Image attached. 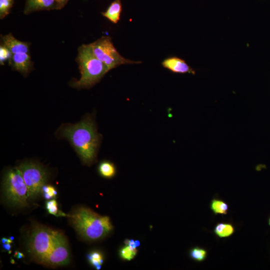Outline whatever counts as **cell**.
<instances>
[{"instance_id": "1", "label": "cell", "mask_w": 270, "mask_h": 270, "mask_svg": "<svg viewBox=\"0 0 270 270\" xmlns=\"http://www.w3.org/2000/svg\"><path fill=\"white\" fill-rule=\"evenodd\" d=\"M60 134L70 141L84 163L90 164L94 161L100 137L90 117L63 127Z\"/></svg>"}, {"instance_id": "2", "label": "cell", "mask_w": 270, "mask_h": 270, "mask_svg": "<svg viewBox=\"0 0 270 270\" xmlns=\"http://www.w3.org/2000/svg\"><path fill=\"white\" fill-rule=\"evenodd\" d=\"M70 217L76 230L90 241L103 238L113 229L108 216H100L88 208H80L76 210Z\"/></svg>"}, {"instance_id": "3", "label": "cell", "mask_w": 270, "mask_h": 270, "mask_svg": "<svg viewBox=\"0 0 270 270\" xmlns=\"http://www.w3.org/2000/svg\"><path fill=\"white\" fill-rule=\"evenodd\" d=\"M76 61L81 76L71 83L74 88H88L98 82L110 70L94 54L90 44L79 46Z\"/></svg>"}, {"instance_id": "4", "label": "cell", "mask_w": 270, "mask_h": 270, "mask_svg": "<svg viewBox=\"0 0 270 270\" xmlns=\"http://www.w3.org/2000/svg\"><path fill=\"white\" fill-rule=\"evenodd\" d=\"M63 236L57 230L42 226H36L32 230L28 240L29 252L36 260L41 263Z\"/></svg>"}, {"instance_id": "5", "label": "cell", "mask_w": 270, "mask_h": 270, "mask_svg": "<svg viewBox=\"0 0 270 270\" xmlns=\"http://www.w3.org/2000/svg\"><path fill=\"white\" fill-rule=\"evenodd\" d=\"M3 185L6 198L11 204L20 206L28 205L29 200L28 188L18 167L6 172Z\"/></svg>"}, {"instance_id": "6", "label": "cell", "mask_w": 270, "mask_h": 270, "mask_svg": "<svg viewBox=\"0 0 270 270\" xmlns=\"http://www.w3.org/2000/svg\"><path fill=\"white\" fill-rule=\"evenodd\" d=\"M90 44L94 56L103 62L110 70L122 64L142 62L122 56L114 46L110 36H102Z\"/></svg>"}, {"instance_id": "7", "label": "cell", "mask_w": 270, "mask_h": 270, "mask_svg": "<svg viewBox=\"0 0 270 270\" xmlns=\"http://www.w3.org/2000/svg\"><path fill=\"white\" fill-rule=\"evenodd\" d=\"M18 168L27 186L29 200L36 198L48 180L46 170L40 164L32 162H23Z\"/></svg>"}, {"instance_id": "8", "label": "cell", "mask_w": 270, "mask_h": 270, "mask_svg": "<svg viewBox=\"0 0 270 270\" xmlns=\"http://www.w3.org/2000/svg\"><path fill=\"white\" fill-rule=\"evenodd\" d=\"M70 260L68 244L64 236L45 256L42 264L50 266H58L66 264Z\"/></svg>"}, {"instance_id": "9", "label": "cell", "mask_w": 270, "mask_h": 270, "mask_svg": "<svg viewBox=\"0 0 270 270\" xmlns=\"http://www.w3.org/2000/svg\"><path fill=\"white\" fill-rule=\"evenodd\" d=\"M8 64L15 70L26 76L32 70L34 63L29 54H12Z\"/></svg>"}, {"instance_id": "10", "label": "cell", "mask_w": 270, "mask_h": 270, "mask_svg": "<svg viewBox=\"0 0 270 270\" xmlns=\"http://www.w3.org/2000/svg\"><path fill=\"white\" fill-rule=\"evenodd\" d=\"M64 6L54 0H26L24 14L44 10H60Z\"/></svg>"}, {"instance_id": "11", "label": "cell", "mask_w": 270, "mask_h": 270, "mask_svg": "<svg viewBox=\"0 0 270 270\" xmlns=\"http://www.w3.org/2000/svg\"><path fill=\"white\" fill-rule=\"evenodd\" d=\"M1 40L2 44L6 47L12 54L30 53V43L17 40L11 33L1 36Z\"/></svg>"}, {"instance_id": "12", "label": "cell", "mask_w": 270, "mask_h": 270, "mask_svg": "<svg viewBox=\"0 0 270 270\" xmlns=\"http://www.w3.org/2000/svg\"><path fill=\"white\" fill-rule=\"evenodd\" d=\"M162 64L164 68L173 72L195 74V71L184 60L176 56L166 58Z\"/></svg>"}, {"instance_id": "13", "label": "cell", "mask_w": 270, "mask_h": 270, "mask_svg": "<svg viewBox=\"0 0 270 270\" xmlns=\"http://www.w3.org/2000/svg\"><path fill=\"white\" fill-rule=\"evenodd\" d=\"M122 11V4L120 0H114L112 2L102 15L113 24H116L120 20Z\"/></svg>"}, {"instance_id": "14", "label": "cell", "mask_w": 270, "mask_h": 270, "mask_svg": "<svg viewBox=\"0 0 270 270\" xmlns=\"http://www.w3.org/2000/svg\"><path fill=\"white\" fill-rule=\"evenodd\" d=\"M100 174L106 178H112L116 173V168L114 164L109 161L101 162L98 167Z\"/></svg>"}, {"instance_id": "15", "label": "cell", "mask_w": 270, "mask_h": 270, "mask_svg": "<svg viewBox=\"0 0 270 270\" xmlns=\"http://www.w3.org/2000/svg\"><path fill=\"white\" fill-rule=\"evenodd\" d=\"M234 232L233 226L230 224L220 223L214 228L215 234L220 238L231 236Z\"/></svg>"}, {"instance_id": "16", "label": "cell", "mask_w": 270, "mask_h": 270, "mask_svg": "<svg viewBox=\"0 0 270 270\" xmlns=\"http://www.w3.org/2000/svg\"><path fill=\"white\" fill-rule=\"evenodd\" d=\"M138 250L136 248L126 245L120 250L119 254L122 260H131L134 258Z\"/></svg>"}, {"instance_id": "17", "label": "cell", "mask_w": 270, "mask_h": 270, "mask_svg": "<svg viewBox=\"0 0 270 270\" xmlns=\"http://www.w3.org/2000/svg\"><path fill=\"white\" fill-rule=\"evenodd\" d=\"M210 208L215 214H226L228 210V206L226 203L216 199L212 200Z\"/></svg>"}, {"instance_id": "18", "label": "cell", "mask_w": 270, "mask_h": 270, "mask_svg": "<svg viewBox=\"0 0 270 270\" xmlns=\"http://www.w3.org/2000/svg\"><path fill=\"white\" fill-rule=\"evenodd\" d=\"M206 251L204 248L195 247L191 249L190 255L192 259L198 262L203 261L206 258Z\"/></svg>"}, {"instance_id": "19", "label": "cell", "mask_w": 270, "mask_h": 270, "mask_svg": "<svg viewBox=\"0 0 270 270\" xmlns=\"http://www.w3.org/2000/svg\"><path fill=\"white\" fill-rule=\"evenodd\" d=\"M14 4V0H0V18L8 15Z\"/></svg>"}, {"instance_id": "20", "label": "cell", "mask_w": 270, "mask_h": 270, "mask_svg": "<svg viewBox=\"0 0 270 270\" xmlns=\"http://www.w3.org/2000/svg\"><path fill=\"white\" fill-rule=\"evenodd\" d=\"M88 259L95 268L98 265H102L104 262L102 255L98 251H94L88 254Z\"/></svg>"}, {"instance_id": "21", "label": "cell", "mask_w": 270, "mask_h": 270, "mask_svg": "<svg viewBox=\"0 0 270 270\" xmlns=\"http://www.w3.org/2000/svg\"><path fill=\"white\" fill-rule=\"evenodd\" d=\"M12 56L10 51L4 46H0V64L4 65L6 61H9Z\"/></svg>"}, {"instance_id": "22", "label": "cell", "mask_w": 270, "mask_h": 270, "mask_svg": "<svg viewBox=\"0 0 270 270\" xmlns=\"http://www.w3.org/2000/svg\"><path fill=\"white\" fill-rule=\"evenodd\" d=\"M46 208L50 214L56 215L58 212V204L54 200L48 201L46 202Z\"/></svg>"}, {"instance_id": "23", "label": "cell", "mask_w": 270, "mask_h": 270, "mask_svg": "<svg viewBox=\"0 0 270 270\" xmlns=\"http://www.w3.org/2000/svg\"><path fill=\"white\" fill-rule=\"evenodd\" d=\"M42 191L44 192L48 193L52 198L56 195L57 192L54 188L51 186H44L42 188Z\"/></svg>"}, {"instance_id": "24", "label": "cell", "mask_w": 270, "mask_h": 270, "mask_svg": "<svg viewBox=\"0 0 270 270\" xmlns=\"http://www.w3.org/2000/svg\"><path fill=\"white\" fill-rule=\"evenodd\" d=\"M124 242L126 245L134 248H136L140 245V242L138 240H134L133 239H126Z\"/></svg>"}, {"instance_id": "25", "label": "cell", "mask_w": 270, "mask_h": 270, "mask_svg": "<svg viewBox=\"0 0 270 270\" xmlns=\"http://www.w3.org/2000/svg\"><path fill=\"white\" fill-rule=\"evenodd\" d=\"M2 246H3V248L6 250H8V252L10 251V249H11L10 243L6 242V243L3 244Z\"/></svg>"}, {"instance_id": "26", "label": "cell", "mask_w": 270, "mask_h": 270, "mask_svg": "<svg viewBox=\"0 0 270 270\" xmlns=\"http://www.w3.org/2000/svg\"><path fill=\"white\" fill-rule=\"evenodd\" d=\"M60 3L62 5L64 6L69 0H54Z\"/></svg>"}, {"instance_id": "27", "label": "cell", "mask_w": 270, "mask_h": 270, "mask_svg": "<svg viewBox=\"0 0 270 270\" xmlns=\"http://www.w3.org/2000/svg\"><path fill=\"white\" fill-rule=\"evenodd\" d=\"M44 196L46 200H50V198H52V197L50 196V194L47 192H44Z\"/></svg>"}, {"instance_id": "28", "label": "cell", "mask_w": 270, "mask_h": 270, "mask_svg": "<svg viewBox=\"0 0 270 270\" xmlns=\"http://www.w3.org/2000/svg\"><path fill=\"white\" fill-rule=\"evenodd\" d=\"M24 257V254L20 252H17V258H22Z\"/></svg>"}, {"instance_id": "29", "label": "cell", "mask_w": 270, "mask_h": 270, "mask_svg": "<svg viewBox=\"0 0 270 270\" xmlns=\"http://www.w3.org/2000/svg\"><path fill=\"white\" fill-rule=\"evenodd\" d=\"M8 240V238H2V239L1 241H2V244H4V243L7 242Z\"/></svg>"}, {"instance_id": "30", "label": "cell", "mask_w": 270, "mask_h": 270, "mask_svg": "<svg viewBox=\"0 0 270 270\" xmlns=\"http://www.w3.org/2000/svg\"><path fill=\"white\" fill-rule=\"evenodd\" d=\"M12 240H14V238L13 236H10V238Z\"/></svg>"}, {"instance_id": "31", "label": "cell", "mask_w": 270, "mask_h": 270, "mask_svg": "<svg viewBox=\"0 0 270 270\" xmlns=\"http://www.w3.org/2000/svg\"><path fill=\"white\" fill-rule=\"evenodd\" d=\"M269 224L270 225V218L269 220Z\"/></svg>"}]
</instances>
